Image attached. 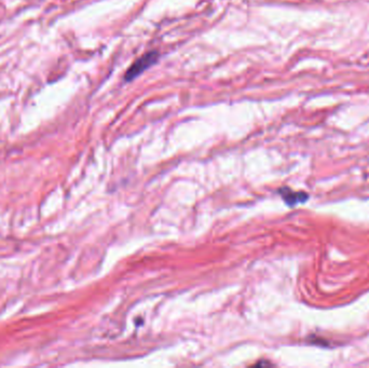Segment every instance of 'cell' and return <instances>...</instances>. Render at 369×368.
Returning <instances> with one entry per match:
<instances>
[{
	"label": "cell",
	"mask_w": 369,
	"mask_h": 368,
	"mask_svg": "<svg viewBox=\"0 0 369 368\" xmlns=\"http://www.w3.org/2000/svg\"><path fill=\"white\" fill-rule=\"evenodd\" d=\"M158 57H159V54H158L156 51L146 53L145 55H143L142 57L137 60L134 64L128 69V71H126L125 76H124V79L126 81L134 80L136 77H139L142 72H144L147 68L151 67L157 62Z\"/></svg>",
	"instance_id": "cell-1"
},
{
	"label": "cell",
	"mask_w": 369,
	"mask_h": 368,
	"mask_svg": "<svg viewBox=\"0 0 369 368\" xmlns=\"http://www.w3.org/2000/svg\"><path fill=\"white\" fill-rule=\"evenodd\" d=\"M284 201L288 205H296L297 203H303L308 200V195L304 192H294L288 188H284L280 191Z\"/></svg>",
	"instance_id": "cell-2"
}]
</instances>
